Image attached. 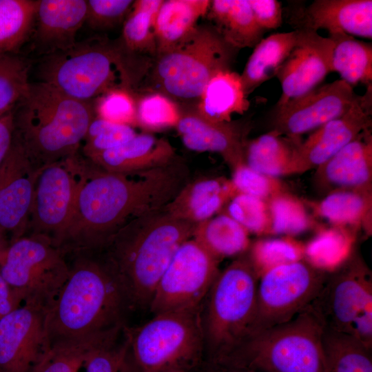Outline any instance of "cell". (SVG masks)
I'll list each match as a JSON object with an SVG mask.
<instances>
[{"instance_id":"6da1fadb","label":"cell","mask_w":372,"mask_h":372,"mask_svg":"<svg viewBox=\"0 0 372 372\" xmlns=\"http://www.w3.org/2000/svg\"><path fill=\"white\" fill-rule=\"evenodd\" d=\"M189 176L178 158L132 174L109 172L83 158L73 211L58 248L65 256L100 251L125 225L167 205Z\"/></svg>"},{"instance_id":"7a4b0ae2","label":"cell","mask_w":372,"mask_h":372,"mask_svg":"<svg viewBox=\"0 0 372 372\" xmlns=\"http://www.w3.org/2000/svg\"><path fill=\"white\" fill-rule=\"evenodd\" d=\"M196 225L165 207L119 229L99 251L114 275L128 310L149 309L157 284Z\"/></svg>"},{"instance_id":"3957f363","label":"cell","mask_w":372,"mask_h":372,"mask_svg":"<svg viewBox=\"0 0 372 372\" xmlns=\"http://www.w3.org/2000/svg\"><path fill=\"white\" fill-rule=\"evenodd\" d=\"M68 277L45 311L50 347L124 326L127 309L114 275L97 251L72 254Z\"/></svg>"},{"instance_id":"277c9868","label":"cell","mask_w":372,"mask_h":372,"mask_svg":"<svg viewBox=\"0 0 372 372\" xmlns=\"http://www.w3.org/2000/svg\"><path fill=\"white\" fill-rule=\"evenodd\" d=\"M95 116L91 103L69 97L42 81L30 83L13 109V139L40 169L77 154Z\"/></svg>"},{"instance_id":"5b68a950","label":"cell","mask_w":372,"mask_h":372,"mask_svg":"<svg viewBox=\"0 0 372 372\" xmlns=\"http://www.w3.org/2000/svg\"><path fill=\"white\" fill-rule=\"evenodd\" d=\"M148 67L121 43L101 39L76 43L47 55L39 69L41 81L78 101L91 103L115 89L130 90Z\"/></svg>"},{"instance_id":"8992f818","label":"cell","mask_w":372,"mask_h":372,"mask_svg":"<svg viewBox=\"0 0 372 372\" xmlns=\"http://www.w3.org/2000/svg\"><path fill=\"white\" fill-rule=\"evenodd\" d=\"M324 327L311 303L290 320L251 335L216 365L260 372H329Z\"/></svg>"},{"instance_id":"52a82bcc","label":"cell","mask_w":372,"mask_h":372,"mask_svg":"<svg viewBox=\"0 0 372 372\" xmlns=\"http://www.w3.org/2000/svg\"><path fill=\"white\" fill-rule=\"evenodd\" d=\"M259 276L248 255L220 271L205 300V351L218 364L249 335L256 306Z\"/></svg>"},{"instance_id":"ba28073f","label":"cell","mask_w":372,"mask_h":372,"mask_svg":"<svg viewBox=\"0 0 372 372\" xmlns=\"http://www.w3.org/2000/svg\"><path fill=\"white\" fill-rule=\"evenodd\" d=\"M203 305L153 315L143 325L125 327L136 372L188 370L205 351Z\"/></svg>"},{"instance_id":"9c48e42d","label":"cell","mask_w":372,"mask_h":372,"mask_svg":"<svg viewBox=\"0 0 372 372\" xmlns=\"http://www.w3.org/2000/svg\"><path fill=\"white\" fill-rule=\"evenodd\" d=\"M238 49L213 25H197L180 43L156 56L153 76L158 92L173 101H198L210 79L231 70Z\"/></svg>"},{"instance_id":"30bf717a","label":"cell","mask_w":372,"mask_h":372,"mask_svg":"<svg viewBox=\"0 0 372 372\" xmlns=\"http://www.w3.org/2000/svg\"><path fill=\"white\" fill-rule=\"evenodd\" d=\"M70 272L63 252L43 236L25 234L9 243L0 273L23 304L46 310Z\"/></svg>"},{"instance_id":"8fae6325","label":"cell","mask_w":372,"mask_h":372,"mask_svg":"<svg viewBox=\"0 0 372 372\" xmlns=\"http://www.w3.org/2000/svg\"><path fill=\"white\" fill-rule=\"evenodd\" d=\"M328 275L312 304L325 327L350 335L372 349V276L358 257Z\"/></svg>"},{"instance_id":"7c38bea8","label":"cell","mask_w":372,"mask_h":372,"mask_svg":"<svg viewBox=\"0 0 372 372\" xmlns=\"http://www.w3.org/2000/svg\"><path fill=\"white\" fill-rule=\"evenodd\" d=\"M327 276L301 260L264 272L258 283L250 335L287 322L307 308L319 295Z\"/></svg>"},{"instance_id":"4fadbf2b","label":"cell","mask_w":372,"mask_h":372,"mask_svg":"<svg viewBox=\"0 0 372 372\" xmlns=\"http://www.w3.org/2000/svg\"><path fill=\"white\" fill-rule=\"evenodd\" d=\"M220 261L193 238L177 249L152 296L153 315L201 306L220 271Z\"/></svg>"},{"instance_id":"5bb4252c","label":"cell","mask_w":372,"mask_h":372,"mask_svg":"<svg viewBox=\"0 0 372 372\" xmlns=\"http://www.w3.org/2000/svg\"><path fill=\"white\" fill-rule=\"evenodd\" d=\"M83 159L78 152L40 169L26 234L45 236L58 247L73 211Z\"/></svg>"},{"instance_id":"9a60e30c","label":"cell","mask_w":372,"mask_h":372,"mask_svg":"<svg viewBox=\"0 0 372 372\" xmlns=\"http://www.w3.org/2000/svg\"><path fill=\"white\" fill-rule=\"evenodd\" d=\"M372 86L357 96L351 107L342 115L315 130L303 142L295 146L291 174L318 167L342 148L371 129Z\"/></svg>"},{"instance_id":"2e32d148","label":"cell","mask_w":372,"mask_h":372,"mask_svg":"<svg viewBox=\"0 0 372 372\" xmlns=\"http://www.w3.org/2000/svg\"><path fill=\"white\" fill-rule=\"evenodd\" d=\"M357 96L353 87L342 79L318 85L276 108L273 130L296 139L344 114Z\"/></svg>"},{"instance_id":"e0dca14e","label":"cell","mask_w":372,"mask_h":372,"mask_svg":"<svg viewBox=\"0 0 372 372\" xmlns=\"http://www.w3.org/2000/svg\"><path fill=\"white\" fill-rule=\"evenodd\" d=\"M45 310L21 307L0 320V372H33L49 349Z\"/></svg>"},{"instance_id":"ac0fdd59","label":"cell","mask_w":372,"mask_h":372,"mask_svg":"<svg viewBox=\"0 0 372 372\" xmlns=\"http://www.w3.org/2000/svg\"><path fill=\"white\" fill-rule=\"evenodd\" d=\"M297 30L296 44L276 76L282 90L276 108L318 87L332 72L333 40L312 30Z\"/></svg>"},{"instance_id":"d6986e66","label":"cell","mask_w":372,"mask_h":372,"mask_svg":"<svg viewBox=\"0 0 372 372\" xmlns=\"http://www.w3.org/2000/svg\"><path fill=\"white\" fill-rule=\"evenodd\" d=\"M39 170L13 139L0 167V230L10 242L27 233Z\"/></svg>"},{"instance_id":"ffe728a7","label":"cell","mask_w":372,"mask_h":372,"mask_svg":"<svg viewBox=\"0 0 372 372\" xmlns=\"http://www.w3.org/2000/svg\"><path fill=\"white\" fill-rule=\"evenodd\" d=\"M176 128L190 150L218 153L233 169L245 163V137L249 129L241 123L214 122L191 112L181 113Z\"/></svg>"},{"instance_id":"44dd1931","label":"cell","mask_w":372,"mask_h":372,"mask_svg":"<svg viewBox=\"0 0 372 372\" xmlns=\"http://www.w3.org/2000/svg\"><path fill=\"white\" fill-rule=\"evenodd\" d=\"M32 30L36 47L47 55L75 45L85 22V0H37Z\"/></svg>"},{"instance_id":"7402d4cb","label":"cell","mask_w":372,"mask_h":372,"mask_svg":"<svg viewBox=\"0 0 372 372\" xmlns=\"http://www.w3.org/2000/svg\"><path fill=\"white\" fill-rule=\"evenodd\" d=\"M301 18L298 28L316 32L324 29L329 34L372 38L371 0H315Z\"/></svg>"},{"instance_id":"603a6c76","label":"cell","mask_w":372,"mask_h":372,"mask_svg":"<svg viewBox=\"0 0 372 372\" xmlns=\"http://www.w3.org/2000/svg\"><path fill=\"white\" fill-rule=\"evenodd\" d=\"M176 158L175 149L167 140L142 133L118 147L87 159L109 172L132 174L164 166Z\"/></svg>"},{"instance_id":"cb8c5ba5","label":"cell","mask_w":372,"mask_h":372,"mask_svg":"<svg viewBox=\"0 0 372 372\" xmlns=\"http://www.w3.org/2000/svg\"><path fill=\"white\" fill-rule=\"evenodd\" d=\"M324 183L338 189L371 192L372 135L362 132L330 159L317 167Z\"/></svg>"},{"instance_id":"d4e9b609","label":"cell","mask_w":372,"mask_h":372,"mask_svg":"<svg viewBox=\"0 0 372 372\" xmlns=\"http://www.w3.org/2000/svg\"><path fill=\"white\" fill-rule=\"evenodd\" d=\"M223 177L189 181L164 207L173 216L197 225L214 216L236 194Z\"/></svg>"},{"instance_id":"484cf974","label":"cell","mask_w":372,"mask_h":372,"mask_svg":"<svg viewBox=\"0 0 372 372\" xmlns=\"http://www.w3.org/2000/svg\"><path fill=\"white\" fill-rule=\"evenodd\" d=\"M249 107L240 75L226 70L217 72L208 81L196 112L214 122H230L234 114H242Z\"/></svg>"},{"instance_id":"4316f807","label":"cell","mask_w":372,"mask_h":372,"mask_svg":"<svg viewBox=\"0 0 372 372\" xmlns=\"http://www.w3.org/2000/svg\"><path fill=\"white\" fill-rule=\"evenodd\" d=\"M208 0L163 1L154 22L156 55L180 43L198 25V19L207 14Z\"/></svg>"},{"instance_id":"83f0119b","label":"cell","mask_w":372,"mask_h":372,"mask_svg":"<svg viewBox=\"0 0 372 372\" xmlns=\"http://www.w3.org/2000/svg\"><path fill=\"white\" fill-rule=\"evenodd\" d=\"M297 29L273 33L262 38L254 47L240 75L245 94L248 96L262 83L276 76L293 50Z\"/></svg>"},{"instance_id":"f1b7e54d","label":"cell","mask_w":372,"mask_h":372,"mask_svg":"<svg viewBox=\"0 0 372 372\" xmlns=\"http://www.w3.org/2000/svg\"><path fill=\"white\" fill-rule=\"evenodd\" d=\"M216 28L232 46L254 48L265 32L257 24L248 0H214L207 12Z\"/></svg>"},{"instance_id":"f546056e","label":"cell","mask_w":372,"mask_h":372,"mask_svg":"<svg viewBox=\"0 0 372 372\" xmlns=\"http://www.w3.org/2000/svg\"><path fill=\"white\" fill-rule=\"evenodd\" d=\"M192 238L218 261L240 255L249 246V233L226 213L196 225Z\"/></svg>"},{"instance_id":"4dcf8cb0","label":"cell","mask_w":372,"mask_h":372,"mask_svg":"<svg viewBox=\"0 0 372 372\" xmlns=\"http://www.w3.org/2000/svg\"><path fill=\"white\" fill-rule=\"evenodd\" d=\"M316 212L333 226L363 227L371 231V192L338 189L315 206Z\"/></svg>"},{"instance_id":"1f68e13d","label":"cell","mask_w":372,"mask_h":372,"mask_svg":"<svg viewBox=\"0 0 372 372\" xmlns=\"http://www.w3.org/2000/svg\"><path fill=\"white\" fill-rule=\"evenodd\" d=\"M334 45L331 71L353 87L372 84V45L345 34H329Z\"/></svg>"},{"instance_id":"d6a6232c","label":"cell","mask_w":372,"mask_h":372,"mask_svg":"<svg viewBox=\"0 0 372 372\" xmlns=\"http://www.w3.org/2000/svg\"><path fill=\"white\" fill-rule=\"evenodd\" d=\"M294 148L272 130L247 142L245 161L251 169L268 176L278 178L291 174Z\"/></svg>"},{"instance_id":"836d02e7","label":"cell","mask_w":372,"mask_h":372,"mask_svg":"<svg viewBox=\"0 0 372 372\" xmlns=\"http://www.w3.org/2000/svg\"><path fill=\"white\" fill-rule=\"evenodd\" d=\"M124 326L83 339L50 346L33 372H80L90 353L109 338L121 331Z\"/></svg>"},{"instance_id":"e575fe53","label":"cell","mask_w":372,"mask_h":372,"mask_svg":"<svg viewBox=\"0 0 372 372\" xmlns=\"http://www.w3.org/2000/svg\"><path fill=\"white\" fill-rule=\"evenodd\" d=\"M163 0L134 1L122 30L121 45L132 55L156 56L154 22Z\"/></svg>"},{"instance_id":"d590c367","label":"cell","mask_w":372,"mask_h":372,"mask_svg":"<svg viewBox=\"0 0 372 372\" xmlns=\"http://www.w3.org/2000/svg\"><path fill=\"white\" fill-rule=\"evenodd\" d=\"M322 341L329 372H372V349L357 339L324 327Z\"/></svg>"},{"instance_id":"8d00e7d4","label":"cell","mask_w":372,"mask_h":372,"mask_svg":"<svg viewBox=\"0 0 372 372\" xmlns=\"http://www.w3.org/2000/svg\"><path fill=\"white\" fill-rule=\"evenodd\" d=\"M37 0H0V55L12 54L32 30Z\"/></svg>"},{"instance_id":"74e56055","label":"cell","mask_w":372,"mask_h":372,"mask_svg":"<svg viewBox=\"0 0 372 372\" xmlns=\"http://www.w3.org/2000/svg\"><path fill=\"white\" fill-rule=\"evenodd\" d=\"M352 242L353 234L345 227L322 229L304 250L307 262L324 271L336 268L349 256Z\"/></svg>"},{"instance_id":"f35d334b","label":"cell","mask_w":372,"mask_h":372,"mask_svg":"<svg viewBox=\"0 0 372 372\" xmlns=\"http://www.w3.org/2000/svg\"><path fill=\"white\" fill-rule=\"evenodd\" d=\"M267 203L271 234H298L313 225L303 203L287 192L273 196Z\"/></svg>"},{"instance_id":"ab89813d","label":"cell","mask_w":372,"mask_h":372,"mask_svg":"<svg viewBox=\"0 0 372 372\" xmlns=\"http://www.w3.org/2000/svg\"><path fill=\"white\" fill-rule=\"evenodd\" d=\"M30 65L12 54L0 55V117L12 110L28 91Z\"/></svg>"},{"instance_id":"60d3db41","label":"cell","mask_w":372,"mask_h":372,"mask_svg":"<svg viewBox=\"0 0 372 372\" xmlns=\"http://www.w3.org/2000/svg\"><path fill=\"white\" fill-rule=\"evenodd\" d=\"M180 116L177 103L160 92L147 94L136 102L137 125L148 131L176 127Z\"/></svg>"},{"instance_id":"b9f144b4","label":"cell","mask_w":372,"mask_h":372,"mask_svg":"<svg viewBox=\"0 0 372 372\" xmlns=\"http://www.w3.org/2000/svg\"><path fill=\"white\" fill-rule=\"evenodd\" d=\"M83 369L84 372H131L125 326L90 353Z\"/></svg>"},{"instance_id":"7bdbcfd3","label":"cell","mask_w":372,"mask_h":372,"mask_svg":"<svg viewBox=\"0 0 372 372\" xmlns=\"http://www.w3.org/2000/svg\"><path fill=\"white\" fill-rule=\"evenodd\" d=\"M136 134L132 126L111 123L95 116L84 138L83 154L85 158H90L122 145Z\"/></svg>"},{"instance_id":"ee69618b","label":"cell","mask_w":372,"mask_h":372,"mask_svg":"<svg viewBox=\"0 0 372 372\" xmlns=\"http://www.w3.org/2000/svg\"><path fill=\"white\" fill-rule=\"evenodd\" d=\"M303 248L287 238L256 242L247 254L259 277L276 266L301 260Z\"/></svg>"},{"instance_id":"f6af8a7d","label":"cell","mask_w":372,"mask_h":372,"mask_svg":"<svg viewBox=\"0 0 372 372\" xmlns=\"http://www.w3.org/2000/svg\"><path fill=\"white\" fill-rule=\"evenodd\" d=\"M227 214L248 233H270V217L266 201L237 193L228 202Z\"/></svg>"},{"instance_id":"bcb514c9","label":"cell","mask_w":372,"mask_h":372,"mask_svg":"<svg viewBox=\"0 0 372 372\" xmlns=\"http://www.w3.org/2000/svg\"><path fill=\"white\" fill-rule=\"evenodd\" d=\"M230 180L236 193L252 196L266 202L286 192L284 185L278 178L260 173L245 163L234 168Z\"/></svg>"},{"instance_id":"7dc6e473","label":"cell","mask_w":372,"mask_h":372,"mask_svg":"<svg viewBox=\"0 0 372 372\" xmlns=\"http://www.w3.org/2000/svg\"><path fill=\"white\" fill-rule=\"evenodd\" d=\"M94 112L97 117L111 123L137 125L136 101L127 90L115 89L99 96Z\"/></svg>"},{"instance_id":"c3c4849f","label":"cell","mask_w":372,"mask_h":372,"mask_svg":"<svg viewBox=\"0 0 372 372\" xmlns=\"http://www.w3.org/2000/svg\"><path fill=\"white\" fill-rule=\"evenodd\" d=\"M134 1L87 0L85 22L94 29H109L119 24L130 13Z\"/></svg>"},{"instance_id":"681fc988","label":"cell","mask_w":372,"mask_h":372,"mask_svg":"<svg viewBox=\"0 0 372 372\" xmlns=\"http://www.w3.org/2000/svg\"><path fill=\"white\" fill-rule=\"evenodd\" d=\"M257 24L264 31L282 25V9L277 0H248Z\"/></svg>"},{"instance_id":"f907efd6","label":"cell","mask_w":372,"mask_h":372,"mask_svg":"<svg viewBox=\"0 0 372 372\" xmlns=\"http://www.w3.org/2000/svg\"><path fill=\"white\" fill-rule=\"evenodd\" d=\"M14 134L13 111L0 117V167L12 143Z\"/></svg>"},{"instance_id":"816d5d0a","label":"cell","mask_w":372,"mask_h":372,"mask_svg":"<svg viewBox=\"0 0 372 372\" xmlns=\"http://www.w3.org/2000/svg\"><path fill=\"white\" fill-rule=\"evenodd\" d=\"M23 304L0 273V320Z\"/></svg>"},{"instance_id":"f5cc1de1","label":"cell","mask_w":372,"mask_h":372,"mask_svg":"<svg viewBox=\"0 0 372 372\" xmlns=\"http://www.w3.org/2000/svg\"><path fill=\"white\" fill-rule=\"evenodd\" d=\"M215 366L214 372H260L251 369L229 366L215 365Z\"/></svg>"},{"instance_id":"db71d44e","label":"cell","mask_w":372,"mask_h":372,"mask_svg":"<svg viewBox=\"0 0 372 372\" xmlns=\"http://www.w3.org/2000/svg\"><path fill=\"white\" fill-rule=\"evenodd\" d=\"M8 245L9 243H8L6 241V236L0 230V259Z\"/></svg>"},{"instance_id":"11a10c76","label":"cell","mask_w":372,"mask_h":372,"mask_svg":"<svg viewBox=\"0 0 372 372\" xmlns=\"http://www.w3.org/2000/svg\"><path fill=\"white\" fill-rule=\"evenodd\" d=\"M168 372H190L188 370H174Z\"/></svg>"}]
</instances>
